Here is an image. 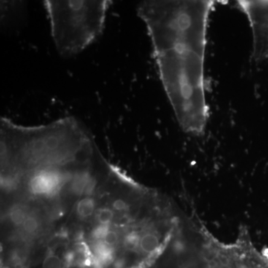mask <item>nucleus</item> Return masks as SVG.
Segmentation results:
<instances>
[{
    "instance_id": "f257e3e1",
    "label": "nucleus",
    "mask_w": 268,
    "mask_h": 268,
    "mask_svg": "<svg viewBox=\"0 0 268 268\" xmlns=\"http://www.w3.org/2000/svg\"><path fill=\"white\" fill-rule=\"evenodd\" d=\"M215 1H145L138 15L146 25L160 79L177 121L200 136L209 118L204 58L209 14Z\"/></svg>"
},
{
    "instance_id": "f03ea898",
    "label": "nucleus",
    "mask_w": 268,
    "mask_h": 268,
    "mask_svg": "<svg viewBox=\"0 0 268 268\" xmlns=\"http://www.w3.org/2000/svg\"><path fill=\"white\" fill-rule=\"evenodd\" d=\"M111 1H55L44 6L57 50L63 57L80 53L102 33Z\"/></svg>"
},
{
    "instance_id": "7ed1b4c3",
    "label": "nucleus",
    "mask_w": 268,
    "mask_h": 268,
    "mask_svg": "<svg viewBox=\"0 0 268 268\" xmlns=\"http://www.w3.org/2000/svg\"><path fill=\"white\" fill-rule=\"evenodd\" d=\"M247 16L253 32V54L255 61L268 58V1H238Z\"/></svg>"
},
{
    "instance_id": "20e7f679",
    "label": "nucleus",
    "mask_w": 268,
    "mask_h": 268,
    "mask_svg": "<svg viewBox=\"0 0 268 268\" xmlns=\"http://www.w3.org/2000/svg\"><path fill=\"white\" fill-rule=\"evenodd\" d=\"M92 179L93 177L90 175V172L87 171V169L78 171L72 177L71 189L74 195H87V188Z\"/></svg>"
},
{
    "instance_id": "39448f33",
    "label": "nucleus",
    "mask_w": 268,
    "mask_h": 268,
    "mask_svg": "<svg viewBox=\"0 0 268 268\" xmlns=\"http://www.w3.org/2000/svg\"><path fill=\"white\" fill-rule=\"evenodd\" d=\"M95 254L96 256V264L98 266H103L108 264L112 260V252L110 246L104 241L98 242L94 246Z\"/></svg>"
},
{
    "instance_id": "423d86ee",
    "label": "nucleus",
    "mask_w": 268,
    "mask_h": 268,
    "mask_svg": "<svg viewBox=\"0 0 268 268\" xmlns=\"http://www.w3.org/2000/svg\"><path fill=\"white\" fill-rule=\"evenodd\" d=\"M96 208V201L93 198H83L79 201L76 206V212L80 218H87L91 216Z\"/></svg>"
},
{
    "instance_id": "0eeeda50",
    "label": "nucleus",
    "mask_w": 268,
    "mask_h": 268,
    "mask_svg": "<svg viewBox=\"0 0 268 268\" xmlns=\"http://www.w3.org/2000/svg\"><path fill=\"white\" fill-rule=\"evenodd\" d=\"M27 218V212L25 208L20 205H16L10 209L9 218L15 226L23 225V222Z\"/></svg>"
},
{
    "instance_id": "6e6552de",
    "label": "nucleus",
    "mask_w": 268,
    "mask_h": 268,
    "mask_svg": "<svg viewBox=\"0 0 268 268\" xmlns=\"http://www.w3.org/2000/svg\"><path fill=\"white\" fill-rule=\"evenodd\" d=\"M22 226H23V229H24L25 233H28V234H32V233L37 231L38 226H39V223H38V220L35 217L32 216V215H28L25 218Z\"/></svg>"
},
{
    "instance_id": "1a4fd4ad",
    "label": "nucleus",
    "mask_w": 268,
    "mask_h": 268,
    "mask_svg": "<svg viewBox=\"0 0 268 268\" xmlns=\"http://www.w3.org/2000/svg\"><path fill=\"white\" fill-rule=\"evenodd\" d=\"M61 260L54 253H49L44 258L43 268H61Z\"/></svg>"
},
{
    "instance_id": "9d476101",
    "label": "nucleus",
    "mask_w": 268,
    "mask_h": 268,
    "mask_svg": "<svg viewBox=\"0 0 268 268\" xmlns=\"http://www.w3.org/2000/svg\"><path fill=\"white\" fill-rule=\"evenodd\" d=\"M114 213L112 210L107 208L101 209L97 214V219L100 224H110L113 218Z\"/></svg>"
},
{
    "instance_id": "9b49d317",
    "label": "nucleus",
    "mask_w": 268,
    "mask_h": 268,
    "mask_svg": "<svg viewBox=\"0 0 268 268\" xmlns=\"http://www.w3.org/2000/svg\"><path fill=\"white\" fill-rule=\"evenodd\" d=\"M110 231V224H100L93 229L92 236L97 240H104Z\"/></svg>"
},
{
    "instance_id": "f8f14e48",
    "label": "nucleus",
    "mask_w": 268,
    "mask_h": 268,
    "mask_svg": "<svg viewBox=\"0 0 268 268\" xmlns=\"http://www.w3.org/2000/svg\"><path fill=\"white\" fill-rule=\"evenodd\" d=\"M112 208L117 212H125L129 209V205L126 201L122 199H117L112 204Z\"/></svg>"
},
{
    "instance_id": "ddd939ff",
    "label": "nucleus",
    "mask_w": 268,
    "mask_h": 268,
    "mask_svg": "<svg viewBox=\"0 0 268 268\" xmlns=\"http://www.w3.org/2000/svg\"><path fill=\"white\" fill-rule=\"evenodd\" d=\"M103 241L109 246L114 245L118 241V235L114 231H110Z\"/></svg>"
}]
</instances>
